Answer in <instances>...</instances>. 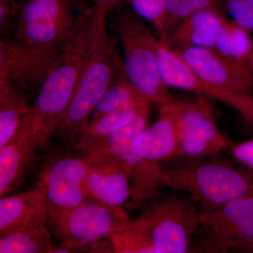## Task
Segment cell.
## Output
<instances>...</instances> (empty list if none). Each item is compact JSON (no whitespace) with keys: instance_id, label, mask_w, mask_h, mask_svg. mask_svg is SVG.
Instances as JSON below:
<instances>
[{"instance_id":"obj_32","label":"cell","mask_w":253,"mask_h":253,"mask_svg":"<svg viewBox=\"0 0 253 253\" xmlns=\"http://www.w3.org/2000/svg\"><path fill=\"white\" fill-rule=\"evenodd\" d=\"M253 95V94H252ZM246 123L249 124V126L253 129V102L252 106H251V113H250L249 117L248 118Z\"/></svg>"},{"instance_id":"obj_20","label":"cell","mask_w":253,"mask_h":253,"mask_svg":"<svg viewBox=\"0 0 253 253\" xmlns=\"http://www.w3.org/2000/svg\"><path fill=\"white\" fill-rule=\"evenodd\" d=\"M33 110L18 88L0 79V148L17 133Z\"/></svg>"},{"instance_id":"obj_30","label":"cell","mask_w":253,"mask_h":253,"mask_svg":"<svg viewBox=\"0 0 253 253\" xmlns=\"http://www.w3.org/2000/svg\"><path fill=\"white\" fill-rule=\"evenodd\" d=\"M229 151L238 162L253 170V138L242 142H233Z\"/></svg>"},{"instance_id":"obj_19","label":"cell","mask_w":253,"mask_h":253,"mask_svg":"<svg viewBox=\"0 0 253 253\" xmlns=\"http://www.w3.org/2000/svg\"><path fill=\"white\" fill-rule=\"evenodd\" d=\"M226 18L215 10H204L188 16L174 28L166 44L172 49L194 46L214 48Z\"/></svg>"},{"instance_id":"obj_31","label":"cell","mask_w":253,"mask_h":253,"mask_svg":"<svg viewBox=\"0 0 253 253\" xmlns=\"http://www.w3.org/2000/svg\"><path fill=\"white\" fill-rule=\"evenodd\" d=\"M123 0H94V9L97 12L107 14Z\"/></svg>"},{"instance_id":"obj_18","label":"cell","mask_w":253,"mask_h":253,"mask_svg":"<svg viewBox=\"0 0 253 253\" xmlns=\"http://www.w3.org/2000/svg\"><path fill=\"white\" fill-rule=\"evenodd\" d=\"M49 206L36 186L0 199V236L47 226Z\"/></svg>"},{"instance_id":"obj_27","label":"cell","mask_w":253,"mask_h":253,"mask_svg":"<svg viewBox=\"0 0 253 253\" xmlns=\"http://www.w3.org/2000/svg\"><path fill=\"white\" fill-rule=\"evenodd\" d=\"M134 14L154 25L158 38L163 36L166 21V0H126Z\"/></svg>"},{"instance_id":"obj_2","label":"cell","mask_w":253,"mask_h":253,"mask_svg":"<svg viewBox=\"0 0 253 253\" xmlns=\"http://www.w3.org/2000/svg\"><path fill=\"white\" fill-rule=\"evenodd\" d=\"M95 9L80 13L74 36L63 49L38 90L32 116L38 127L42 147L47 149L72 99L90 45Z\"/></svg>"},{"instance_id":"obj_11","label":"cell","mask_w":253,"mask_h":253,"mask_svg":"<svg viewBox=\"0 0 253 253\" xmlns=\"http://www.w3.org/2000/svg\"><path fill=\"white\" fill-rule=\"evenodd\" d=\"M62 51L54 46L27 44L13 36H1L0 79L7 80L18 89L39 90Z\"/></svg>"},{"instance_id":"obj_24","label":"cell","mask_w":253,"mask_h":253,"mask_svg":"<svg viewBox=\"0 0 253 253\" xmlns=\"http://www.w3.org/2000/svg\"><path fill=\"white\" fill-rule=\"evenodd\" d=\"M251 32L226 18L213 49L231 59L248 63L253 51Z\"/></svg>"},{"instance_id":"obj_15","label":"cell","mask_w":253,"mask_h":253,"mask_svg":"<svg viewBox=\"0 0 253 253\" xmlns=\"http://www.w3.org/2000/svg\"><path fill=\"white\" fill-rule=\"evenodd\" d=\"M86 156L88 171L85 189L89 199L111 207L123 208L131 196L130 172L126 163L112 154Z\"/></svg>"},{"instance_id":"obj_17","label":"cell","mask_w":253,"mask_h":253,"mask_svg":"<svg viewBox=\"0 0 253 253\" xmlns=\"http://www.w3.org/2000/svg\"><path fill=\"white\" fill-rule=\"evenodd\" d=\"M176 100L160 106L157 121L133 140L131 149L134 154L163 166L174 161L179 148Z\"/></svg>"},{"instance_id":"obj_6","label":"cell","mask_w":253,"mask_h":253,"mask_svg":"<svg viewBox=\"0 0 253 253\" xmlns=\"http://www.w3.org/2000/svg\"><path fill=\"white\" fill-rule=\"evenodd\" d=\"M113 26L123 45L126 78L153 104L162 106L174 101L160 72L158 39L148 26L129 11L118 14Z\"/></svg>"},{"instance_id":"obj_12","label":"cell","mask_w":253,"mask_h":253,"mask_svg":"<svg viewBox=\"0 0 253 253\" xmlns=\"http://www.w3.org/2000/svg\"><path fill=\"white\" fill-rule=\"evenodd\" d=\"M87 171L85 154L63 153L46 160L36 186L50 207H73L90 200L85 189Z\"/></svg>"},{"instance_id":"obj_14","label":"cell","mask_w":253,"mask_h":253,"mask_svg":"<svg viewBox=\"0 0 253 253\" xmlns=\"http://www.w3.org/2000/svg\"><path fill=\"white\" fill-rule=\"evenodd\" d=\"M158 52L161 78L168 88L189 91L199 96L217 100L235 109L244 120L249 117L253 100L251 93L231 94L208 84L196 74L174 49L159 40Z\"/></svg>"},{"instance_id":"obj_29","label":"cell","mask_w":253,"mask_h":253,"mask_svg":"<svg viewBox=\"0 0 253 253\" xmlns=\"http://www.w3.org/2000/svg\"><path fill=\"white\" fill-rule=\"evenodd\" d=\"M19 7L14 0H0V30L1 36L11 37L14 33Z\"/></svg>"},{"instance_id":"obj_4","label":"cell","mask_w":253,"mask_h":253,"mask_svg":"<svg viewBox=\"0 0 253 253\" xmlns=\"http://www.w3.org/2000/svg\"><path fill=\"white\" fill-rule=\"evenodd\" d=\"M128 219L123 208L94 200L73 207L49 206L47 226L60 242L52 253H113L109 238Z\"/></svg>"},{"instance_id":"obj_22","label":"cell","mask_w":253,"mask_h":253,"mask_svg":"<svg viewBox=\"0 0 253 253\" xmlns=\"http://www.w3.org/2000/svg\"><path fill=\"white\" fill-rule=\"evenodd\" d=\"M149 104H153L131 84L123 71L96 105L89 120L121 110L141 109Z\"/></svg>"},{"instance_id":"obj_5","label":"cell","mask_w":253,"mask_h":253,"mask_svg":"<svg viewBox=\"0 0 253 253\" xmlns=\"http://www.w3.org/2000/svg\"><path fill=\"white\" fill-rule=\"evenodd\" d=\"M200 208L189 195L175 191L160 194L132 219L156 253L191 252L199 226Z\"/></svg>"},{"instance_id":"obj_8","label":"cell","mask_w":253,"mask_h":253,"mask_svg":"<svg viewBox=\"0 0 253 253\" xmlns=\"http://www.w3.org/2000/svg\"><path fill=\"white\" fill-rule=\"evenodd\" d=\"M200 211L201 241L194 251L227 253L253 243V192Z\"/></svg>"},{"instance_id":"obj_10","label":"cell","mask_w":253,"mask_h":253,"mask_svg":"<svg viewBox=\"0 0 253 253\" xmlns=\"http://www.w3.org/2000/svg\"><path fill=\"white\" fill-rule=\"evenodd\" d=\"M79 16L69 0H29L20 8L14 37L27 44L63 50L74 36Z\"/></svg>"},{"instance_id":"obj_16","label":"cell","mask_w":253,"mask_h":253,"mask_svg":"<svg viewBox=\"0 0 253 253\" xmlns=\"http://www.w3.org/2000/svg\"><path fill=\"white\" fill-rule=\"evenodd\" d=\"M42 149L41 138L31 112L17 133L0 148L1 197L23 185Z\"/></svg>"},{"instance_id":"obj_25","label":"cell","mask_w":253,"mask_h":253,"mask_svg":"<svg viewBox=\"0 0 253 253\" xmlns=\"http://www.w3.org/2000/svg\"><path fill=\"white\" fill-rule=\"evenodd\" d=\"M204 10L224 12L220 0H166L164 31L158 40L166 44L169 35L181 21Z\"/></svg>"},{"instance_id":"obj_9","label":"cell","mask_w":253,"mask_h":253,"mask_svg":"<svg viewBox=\"0 0 253 253\" xmlns=\"http://www.w3.org/2000/svg\"><path fill=\"white\" fill-rule=\"evenodd\" d=\"M210 98L176 100L179 148L174 161H194L215 157L229 151L233 141L217 126Z\"/></svg>"},{"instance_id":"obj_13","label":"cell","mask_w":253,"mask_h":253,"mask_svg":"<svg viewBox=\"0 0 253 253\" xmlns=\"http://www.w3.org/2000/svg\"><path fill=\"white\" fill-rule=\"evenodd\" d=\"M203 81L221 91L249 94L253 89V74L249 63L231 59L213 48L173 49Z\"/></svg>"},{"instance_id":"obj_33","label":"cell","mask_w":253,"mask_h":253,"mask_svg":"<svg viewBox=\"0 0 253 253\" xmlns=\"http://www.w3.org/2000/svg\"><path fill=\"white\" fill-rule=\"evenodd\" d=\"M240 251H244V252H246V253H253V243H252V244L246 245V246H244V247H243L242 249L240 250Z\"/></svg>"},{"instance_id":"obj_1","label":"cell","mask_w":253,"mask_h":253,"mask_svg":"<svg viewBox=\"0 0 253 253\" xmlns=\"http://www.w3.org/2000/svg\"><path fill=\"white\" fill-rule=\"evenodd\" d=\"M106 16L95 9L92 36L81 78L55 132L66 150L73 149L94 108L123 72L116 41L108 33Z\"/></svg>"},{"instance_id":"obj_7","label":"cell","mask_w":253,"mask_h":253,"mask_svg":"<svg viewBox=\"0 0 253 253\" xmlns=\"http://www.w3.org/2000/svg\"><path fill=\"white\" fill-rule=\"evenodd\" d=\"M151 106L140 110L129 124L84 154H112L126 163L130 172L131 186L130 199L126 206L131 211L142 207L159 196L163 188L164 166L146 161L131 149V142L147 127Z\"/></svg>"},{"instance_id":"obj_34","label":"cell","mask_w":253,"mask_h":253,"mask_svg":"<svg viewBox=\"0 0 253 253\" xmlns=\"http://www.w3.org/2000/svg\"><path fill=\"white\" fill-rule=\"evenodd\" d=\"M250 68H251V71H252L253 74V51L251 56H250L249 61H248Z\"/></svg>"},{"instance_id":"obj_3","label":"cell","mask_w":253,"mask_h":253,"mask_svg":"<svg viewBox=\"0 0 253 253\" xmlns=\"http://www.w3.org/2000/svg\"><path fill=\"white\" fill-rule=\"evenodd\" d=\"M162 184L189 195L206 210L253 193V174L212 157L164 166Z\"/></svg>"},{"instance_id":"obj_23","label":"cell","mask_w":253,"mask_h":253,"mask_svg":"<svg viewBox=\"0 0 253 253\" xmlns=\"http://www.w3.org/2000/svg\"><path fill=\"white\" fill-rule=\"evenodd\" d=\"M53 237L48 226L0 236V253H52Z\"/></svg>"},{"instance_id":"obj_21","label":"cell","mask_w":253,"mask_h":253,"mask_svg":"<svg viewBox=\"0 0 253 253\" xmlns=\"http://www.w3.org/2000/svg\"><path fill=\"white\" fill-rule=\"evenodd\" d=\"M150 105L152 104L146 106ZM144 107L121 110L89 120L78 136L73 149L77 152L85 154L91 148L106 140L123 126L129 124L139 111Z\"/></svg>"},{"instance_id":"obj_28","label":"cell","mask_w":253,"mask_h":253,"mask_svg":"<svg viewBox=\"0 0 253 253\" xmlns=\"http://www.w3.org/2000/svg\"><path fill=\"white\" fill-rule=\"evenodd\" d=\"M231 20L253 33V0H220Z\"/></svg>"},{"instance_id":"obj_26","label":"cell","mask_w":253,"mask_h":253,"mask_svg":"<svg viewBox=\"0 0 253 253\" xmlns=\"http://www.w3.org/2000/svg\"><path fill=\"white\" fill-rule=\"evenodd\" d=\"M109 239L113 253H156L149 239L130 218L123 222Z\"/></svg>"}]
</instances>
